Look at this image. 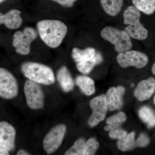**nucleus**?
<instances>
[{
    "label": "nucleus",
    "instance_id": "obj_22",
    "mask_svg": "<svg viewBox=\"0 0 155 155\" xmlns=\"http://www.w3.org/2000/svg\"><path fill=\"white\" fill-rule=\"evenodd\" d=\"M136 8L147 15H151L155 11V0H132Z\"/></svg>",
    "mask_w": 155,
    "mask_h": 155
},
{
    "label": "nucleus",
    "instance_id": "obj_17",
    "mask_svg": "<svg viewBox=\"0 0 155 155\" xmlns=\"http://www.w3.org/2000/svg\"><path fill=\"white\" fill-rule=\"evenodd\" d=\"M103 56L99 52L96 53L92 59L88 61L78 62L76 64V68L78 71L84 74H88L91 72L95 66L102 62Z\"/></svg>",
    "mask_w": 155,
    "mask_h": 155
},
{
    "label": "nucleus",
    "instance_id": "obj_28",
    "mask_svg": "<svg viewBox=\"0 0 155 155\" xmlns=\"http://www.w3.org/2000/svg\"><path fill=\"white\" fill-rule=\"evenodd\" d=\"M58 3L65 8H71L74 5V3L77 0H51Z\"/></svg>",
    "mask_w": 155,
    "mask_h": 155
},
{
    "label": "nucleus",
    "instance_id": "obj_29",
    "mask_svg": "<svg viewBox=\"0 0 155 155\" xmlns=\"http://www.w3.org/2000/svg\"><path fill=\"white\" fill-rule=\"evenodd\" d=\"M9 151L0 145V155H8Z\"/></svg>",
    "mask_w": 155,
    "mask_h": 155
},
{
    "label": "nucleus",
    "instance_id": "obj_20",
    "mask_svg": "<svg viewBox=\"0 0 155 155\" xmlns=\"http://www.w3.org/2000/svg\"><path fill=\"white\" fill-rule=\"evenodd\" d=\"M126 114L122 112H119L114 116H111L106 121L107 125L104 127L105 130L110 131L120 128L121 125L126 121Z\"/></svg>",
    "mask_w": 155,
    "mask_h": 155
},
{
    "label": "nucleus",
    "instance_id": "obj_26",
    "mask_svg": "<svg viewBox=\"0 0 155 155\" xmlns=\"http://www.w3.org/2000/svg\"><path fill=\"white\" fill-rule=\"evenodd\" d=\"M150 139L146 134L142 133L135 141L136 147H144L149 144Z\"/></svg>",
    "mask_w": 155,
    "mask_h": 155
},
{
    "label": "nucleus",
    "instance_id": "obj_7",
    "mask_svg": "<svg viewBox=\"0 0 155 155\" xmlns=\"http://www.w3.org/2000/svg\"><path fill=\"white\" fill-rule=\"evenodd\" d=\"M19 93V85L15 76L5 68H0V97L6 100L15 98Z\"/></svg>",
    "mask_w": 155,
    "mask_h": 155
},
{
    "label": "nucleus",
    "instance_id": "obj_13",
    "mask_svg": "<svg viewBox=\"0 0 155 155\" xmlns=\"http://www.w3.org/2000/svg\"><path fill=\"white\" fill-rule=\"evenodd\" d=\"M155 92V79L150 77L140 81L134 91V96L139 101L149 99Z\"/></svg>",
    "mask_w": 155,
    "mask_h": 155
},
{
    "label": "nucleus",
    "instance_id": "obj_15",
    "mask_svg": "<svg viewBox=\"0 0 155 155\" xmlns=\"http://www.w3.org/2000/svg\"><path fill=\"white\" fill-rule=\"evenodd\" d=\"M57 79L63 91L67 93L74 88V81L70 71L66 66H62L58 71Z\"/></svg>",
    "mask_w": 155,
    "mask_h": 155
},
{
    "label": "nucleus",
    "instance_id": "obj_6",
    "mask_svg": "<svg viewBox=\"0 0 155 155\" xmlns=\"http://www.w3.org/2000/svg\"><path fill=\"white\" fill-rule=\"evenodd\" d=\"M24 92L26 104L32 110H41L44 107L45 94L41 84L28 79L24 84Z\"/></svg>",
    "mask_w": 155,
    "mask_h": 155
},
{
    "label": "nucleus",
    "instance_id": "obj_31",
    "mask_svg": "<svg viewBox=\"0 0 155 155\" xmlns=\"http://www.w3.org/2000/svg\"><path fill=\"white\" fill-rule=\"evenodd\" d=\"M152 72L153 74L155 75V63L153 65L152 68Z\"/></svg>",
    "mask_w": 155,
    "mask_h": 155
},
{
    "label": "nucleus",
    "instance_id": "obj_21",
    "mask_svg": "<svg viewBox=\"0 0 155 155\" xmlns=\"http://www.w3.org/2000/svg\"><path fill=\"white\" fill-rule=\"evenodd\" d=\"M138 114L140 118L146 124L148 128L155 127V113L151 108L144 106L140 108Z\"/></svg>",
    "mask_w": 155,
    "mask_h": 155
},
{
    "label": "nucleus",
    "instance_id": "obj_10",
    "mask_svg": "<svg viewBox=\"0 0 155 155\" xmlns=\"http://www.w3.org/2000/svg\"><path fill=\"white\" fill-rule=\"evenodd\" d=\"M89 104L92 113L87 122L89 126L93 127L105 118L108 109L105 95L102 94L94 98L90 102Z\"/></svg>",
    "mask_w": 155,
    "mask_h": 155
},
{
    "label": "nucleus",
    "instance_id": "obj_12",
    "mask_svg": "<svg viewBox=\"0 0 155 155\" xmlns=\"http://www.w3.org/2000/svg\"><path fill=\"white\" fill-rule=\"evenodd\" d=\"M125 91V87L122 86L111 87L108 90L106 97L108 108L110 111L116 110L122 108Z\"/></svg>",
    "mask_w": 155,
    "mask_h": 155
},
{
    "label": "nucleus",
    "instance_id": "obj_4",
    "mask_svg": "<svg viewBox=\"0 0 155 155\" xmlns=\"http://www.w3.org/2000/svg\"><path fill=\"white\" fill-rule=\"evenodd\" d=\"M101 35L103 39L114 45L117 53L125 52L132 48L130 36L125 30L106 26L101 31Z\"/></svg>",
    "mask_w": 155,
    "mask_h": 155
},
{
    "label": "nucleus",
    "instance_id": "obj_9",
    "mask_svg": "<svg viewBox=\"0 0 155 155\" xmlns=\"http://www.w3.org/2000/svg\"><path fill=\"white\" fill-rule=\"evenodd\" d=\"M116 60L122 68L134 67L141 69L148 63L149 58L144 53L130 50L125 52L119 53L116 57Z\"/></svg>",
    "mask_w": 155,
    "mask_h": 155
},
{
    "label": "nucleus",
    "instance_id": "obj_1",
    "mask_svg": "<svg viewBox=\"0 0 155 155\" xmlns=\"http://www.w3.org/2000/svg\"><path fill=\"white\" fill-rule=\"evenodd\" d=\"M37 26L42 41L52 48L60 46L68 31V28L64 22L55 19L41 20L38 22Z\"/></svg>",
    "mask_w": 155,
    "mask_h": 155
},
{
    "label": "nucleus",
    "instance_id": "obj_2",
    "mask_svg": "<svg viewBox=\"0 0 155 155\" xmlns=\"http://www.w3.org/2000/svg\"><path fill=\"white\" fill-rule=\"evenodd\" d=\"M20 69L26 78L40 84L50 85L55 82L52 69L44 64L27 61L22 63Z\"/></svg>",
    "mask_w": 155,
    "mask_h": 155
},
{
    "label": "nucleus",
    "instance_id": "obj_30",
    "mask_svg": "<svg viewBox=\"0 0 155 155\" xmlns=\"http://www.w3.org/2000/svg\"><path fill=\"white\" fill-rule=\"evenodd\" d=\"M17 155H30V154L28 152L26 151L25 150H19L17 151Z\"/></svg>",
    "mask_w": 155,
    "mask_h": 155
},
{
    "label": "nucleus",
    "instance_id": "obj_18",
    "mask_svg": "<svg viewBox=\"0 0 155 155\" xmlns=\"http://www.w3.org/2000/svg\"><path fill=\"white\" fill-rule=\"evenodd\" d=\"M96 51L94 48L89 47L81 50L77 48H74L72 51V58L76 63L88 61L92 59L96 54Z\"/></svg>",
    "mask_w": 155,
    "mask_h": 155
},
{
    "label": "nucleus",
    "instance_id": "obj_11",
    "mask_svg": "<svg viewBox=\"0 0 155 155\" xmlns=\"http://www.w3.org/2000/svg\"><path fill=\"white\" fill-rule=\"evenodd\" d=\"M16 130L15 127L5 121L0 122V145L10 151L15 147Z\"/></svg>",
    "mask_w": 155,
    "mask_h": 155
},
{
    "label": "nucleus",
    "instance_id": "obj_14",
    "mask_svg": "<svg viewBox=\"0 0 155 155\" xmlns=\"http://www.w3.org/2000/svg\"><path fill=\"white\" fill-rule=\"evenodd\" d=\"M21 14V11L17 9H12L5 14L0 12V25L4 24L11 29L19 28L23 22Z\"/></svg>",
    "mask_w": 155,
    "mask_h": 155
},
{
    "label": "nucleus",
    "instance_id": "obj_27",
    "mask_svg": "<svg viewBox=\"0 0 155 155\" xmlns=\"http://www.w3.org/2000/svg\"><path fill=\"white\" fill-rule=\"evenodd\" d=\"M127 134V132L121 128H118L112 130L109 134V136L110 138L119 140L124 138Z\"/></svg>",
    "mask_w": 155,
    "mask_h": 155
},
{
    "label": "nucleus",
    "instance_id": "obj_8",
    "mask_svg": "<svg viewBox=\"0 0 155 155\" xmlns=\"http://www.w3.org/2000/svg\"><path fill=\"white\" fill-rule=\"evenodd\" d=\"M66 130V125L58 124L52 127L45 135L43 141V146L48 154L53 153L59 149L64 140Z\"/></svg>",
    "mask_w": 155,
    "mask_h": 155
},
{
    "label": "nucleus",
    "instance_id": "obj_23",
    "mask_svg": "<svg viewBox=\"0 0 155 155\" xmlns=\"http://www.w3.org/2000/svg\"><path fill=\"white\" fill-rule=\"evenodd\" d=\"M135 134L134 132L127 134L124 138L119 140L117 147L122 151L131 150L136 147L135 145Z\"/></svg>",
    "mask_w": 155,
    "mask_h": 155
},
{
    "label": "nucleus",
    "instance_id": "obj_33",
    "mask_svg": "<svg viewBox=\"0 0 155 155\" xmlns=\"http://www.w3.org/2000/svg\"><path fill=\"white\" fill-rule=\"evenodd\" d=\"M5 1V0H0V3L2 2Z\"/></svg>",
    "mask_w": 155,
    "mask_h": 155
},
{
    "label": "nucleus",
    "instance_id": "obj_3",
    "mask_svg": "<svg viewBox=\"0 0 155 155\" xmlns=\"http://www.w3.org/2000/svg\"><path fill=\"white\" fill-rule=\"evenodd\" d=\"M123 22L127 25L125 30L131 38L141 41L146 39L148 31L141 24L140 11L134 6H129L123 13Z\"/></svg>",
    "mask_w": 155,
    "mask_h": 155
},
{
    "label": "nucleus",
    "instance_id": "obj_24",
    "mask_svg": "<svg viewBox=\"0 0 155 155\" xmlns=\"http://www.w3.org/2000/svg\"><path fill=\"white\" fill-rule=\"evenodd\" d=\"M86 141L84 138L78 139L73 145L69 150H67L64 155H82L84 145Z\"/></svg>",
    "mask_w": 155,
    "mask_h": 155
},
{
    "label": "nucleus",
    "instance_id": "obj_25",
    "mask_svg": "<svg viewBox=\"0 0 155 155\" xmlns=\"http://www.w3.org/2000/svg\"><path fill=\"white\" fill-rule=\"evenodd\" d=\"M99 147L98 142L94 138H91L85 142L82 155H93Z\"/></svg>",
    "mask_w": 155,
    "mask_h": 155
},
{
    "label": "nucleus",
    "instance_id": "obj_16",
    "mask_svg": "<svg viewBox=\"0 0 155 155\" xmlns=\"http://www.w3.org/2000/svg\"><path fill=\"white\" fill-rule=\"evenodd\" d=\"M101 5L105 12L109 16L115 17L121 12L123 0H100Z\"/></svg>",
    "mask_w": 155,
    "mask_h": 155
},
{
    "label": "nucleus",
    "instance_id": "obj_5",
    "mask_svg": "<svg viewBox=\"0 0 155 155\" xmlns=\"http://www.w3.org/2000/svg\"><path fill=\"white\" fill-rule=\"evenodd\" d=\"M38 36L36 30L31 27H26L18 31L13 35L12 45L17 54L26 55L31 51V45Z\"/></svg>",
    "mask_w": 155,
    "mask_h": 155
},
{
    "label": "nucleus",
    "instance_id": "obj_19",
    "mask_svg": "<svg viewBox=\"0 0 155 155\" xmlns=\"http://www.w3.org/2000/svg\"><path fill=\"white\" fill-rule=\"evenodd\" d=\"M75 83L84 94L91 95L95 91L94 82L90 78L84 75H79L75 79Z\"/></svg>",
    "mask_w": 155,
    "mask_h": 155
},
{
    "label": "nucleus",
    "instance_id": "obj_32",
    "mask_svg": "<svg viewBox=\"0 0 155 155\" xmlns=\"http://www.w3.org/2000/svg\"><path fill=\"white\" fill-rule=\"evenodd\" d=\"M153 101H154V104L155 105V95L154 97Z\"/></svg>",
    "mask_w": 155,
    "mask_h": 155
}]
</instances>
